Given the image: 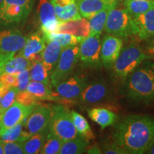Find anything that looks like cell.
<instances>
[{
	"label": "cell",
	"mask_w": 154,
	"mask_h": 154,
	"mask_svg": "<svg viewBox=\"0 0 154 154\" xmlns=\"http://www.w3.org/2000/svg\"><path fill=\"white\" fill-rule=\"evenodd\" d=\"M113 138L127 153H146L154 143V118L144 115L128 116L115 126Z\"/></svg>",
	"instance_id": "obj_1"
},
{
	"label": "cell",
	"mask_w": 154,
	"mask_h": 154,
	"mask_svg": "<svg viewBox=\"0 0 154 154\" xmlns=\"http://www.w3.org/2000/svg\"><path fill=\"white\" fill-rule=\"evenodd\" d=\"M124 95L136 103L154 101V61H143L125 79Z\"/></svg>",
	"instance_id": "obj_2"
},
{
	"label": "cell",
	"mask_w": 154,
	"mask_h": 154,
	"mask_svg": "<svg viewBox=\"0 0 154 154\" xmlns=\"http://www.w3.org/2000/svg\"><path fill=\"white\" fill-rule=\"evenodd\" d=\"M146 60L143 48L139 44L131 43L122 48L118 58L113 63V75L117 79H125L135 69Z\"/></svg>",
	"instance_id": "obj_3"
},
{
	"label": "cell",
	"mask_w": 154,
	"mask_h": 154,
	"mask_svg": "<svg viewBox=\"0 0 154 154\" xmlns=\"http://www.w3.org/2000/svg\"><path fill=\"white\" fill-rule=\"evenodd\" d=\"M104 29L107 34L121 38L137 36L138 32V26L128 11L116 7L109 11Z\"/></svg>",
	"instance_id": "obj_4"
},
{
	"label": "cell",
	"mask_w": 154,
	"mask_h": 154,
	"mask_svg": "<svg viewBox=\"0 0 154 154\" xmlns=\"http://www.w3.org/2000/svg\"><path fill=\"white\" fill-rule=\"evenodd\" d=\"M49 126V134L57 136L63 142L80 136L75 128L71 112L63 106H54L51 109Z\"/></svg>",
	"instance_id": "obj_5"
},
{
	"label": "cell",
	"mask_w": 154,
	"mask_h": 154,
	"mask_svg": "<svg viewBox=\"0 0 154 154\" xmlns=\"http://www.w3.org/2000/svg\"><path fill=\"white\" fill-rule=\"evenodd\" d=\"M34 0H3L0 4V24L10 25L25 20Z\"/></svg>",
	"instance_id": "obj_6"
},
{
	"label": "cell",
	"mask_w": 154,
	"mask_h": 154,
	"mask_svg": "<svg viewBox=\"0 0 154 154\" xmlns=\"http://www.w3.org/2000/svg\"><path fill=\"white\" fill-rule=\"evenodd\" d=\"M79 59L78 45L63 48L57 66L50 74V82L54 88L72 74Z\"/></svg>",
	"instance_id": "obj_7"
},
{
	"label": "cell",
	"mask_w": 154,
	"mask_h": 154,
	"mask_svg": "<svg viewBox=\"0 0 154 154\" xmlns=\"http://www.w3.org/2000/svg\"><path fill=\"white\" fill-rule=\"evenodd\" d=\"M79 44V59L83 64L90 68L101 66V34L86 36Z\"/></svg>",
	"instance_id": "obj_8"
},
{
	"label": "cell",
	"mask_w": 154,
	"mask_h": 154,
	"mask_svg": "<svg viewBox=\"0 0 154 154\" xmlns=\"http://www.w3.org/2000/svg\"><path fill=\"white\" fill-rule=\"evenodd\" d=\"M87 83V78L85 76L74 74L63 80L54 88L63 100L69 102L76 101Z\"/></svg>",
	"instance_id": "obj_9"
},
{
	"label": "cell",
	"mask_w": 154,
	"mask_h": 154,
	"mask_svg": "<svg viewBox=\"0 0 154 154\" xmlns=\"http://www.w3.org/2000/svg\"><path fill=\"white\" fill-rule=\"evenodd\" d=\"M124 46L121 38L107 34L101 41V62L106 69L112 68Z\"/></svg>",
	"instance_id": "obj_10"
},
{
	"label": "cell",
	"mask_w": 154,
	"mask_h": 154,
	"mask_svg": "<svg viewBox=\"0 0 154 154\" xmlns=\"http://www.w3.org/2000/svg\"><path fill=\"white\" fill-rule=\"evenodd\" d=\"M40 28L43 34L57 32L61 21L56 15L54 7L49 0H40L37 7Z\"/></svg>",
	"instance_id": "obj_11"
},
{
	"label": "cell",
	"mask_w": 154,
	"mask_h": 154,
	"mask_svg": "<svg viewBox=\"0 0 154 154\" xmlns=\"http://www.w3.org/2000/svg\"><path fill=\"white\" fill-rule=\"evenodd\" d=\"M109 94V88L103 80L87 83L76 101L84 104H94L104 101Z\"/></svg>",
	"instance_id": "obj_12"
},
{
	"label": "cell",
	"mask_w": 154,
	"mask_h": 154,
	"mask_svg": "<svg viewBox=\"0 0 154 154\" xmlns=\"http://www.w3.org/2000/svg\"><path fill=\"white\" fill-rule=\"evenodd\" d=\"M36 106L37 105L26 106L17 101H14L11 106H9L2 114L0 120V130L7 129L18 124L19 121L28 117Z\"/></svg>",
	"instance_id": "obj_13"
},
{
	"label": "cell",
	"mask_w": 154,
	"mask_h": 154,
	"mask_svg": "<svg viewBox=\"0 0 154 154\" xmlns=\"http://www.w3.org/2000/svg\"><path fill=\"white\" fill-rule=\"evenodd\" d=\"M51 113L52 111L49 107L37 106L29 116L25 124V131L32 136L47 128L51 120Z\"/></svg>",
	"instance_id": "obj_14"
},
{
	"label": "cell",
	"mask_w": 154,
	"mask_h": 154,
	"mask_svg": "<svg viewBox=\"0 0 154 154\" xmlns=\"http://www.w3.org/2000/svg\"><path fill=\"white\" fill-rule=\"evenodd\" d=\"M26 37L18 30L0 32V55L15 54L24 47Z\"/></svg>",
	"instance_id": "obj_15"
},
{
	"label": "cell",
	"mask_w": 154,
	"mask_h": 154,
	"mask_svg": "<svg viewBox=\"0 0 154 154\" xmlns=\"http://www.w3.org/2000/svg\"><path fill=\"white\" fill-rule=\"evenodd\" d=\"M118 4L119 0H76L79 14L87 19L103 9L115 8Z\"/></svg>",
	"instance_id": "obj_16"
},
{
	"label": "cell",
	"mask_w": 154,
	"mask_h": 154,
	"mask_svg": "<svg viewBox=\"0 0 154 154\" xmlns=\"http://www.w3.org/2000/svg\"><path fill=\"white\" fill-rule=\"evenodd\" d=\"M57 33L70 34L77 37L84 38L90 35L89 22L86 18H81L68 22H61Z\"/></svg>",
	"instance_id": "obj_17"
},
{
	"label": "cell",
	"mask_w": 154,
	"mask_h": 154,
	"mask_svg": "<svg viewBox=\"0 0 154 154\" xmlns=\"http://www.w3.org/2000/svg\"><path fill=\"white\" fill-rule=\"evenodd\" d=\"M133 19L138 26L137 36L140 40L144 42L154 36V8Z\"/></svg>",
	"instance_id": "obj_18"
},
{
	"label": "cell",
	"mask_w": 154,
	"mask_h": 154,
	"mask_svg": "<svg viewBox=\"0 0 154 154\" xmlns=\"http://www.w3.org/2000/svg\"><path fill=\"white\" fill-rule=\"evenodd\" d=\"M46 42L43 35L39 32L34 33L26 38L24 47L19 51V56H22L29 60L36 54H42L46 47Z\"/></svg>",
	"instance_id": "obj_19"
},
{
	"label": "cell",
	"mask_w": 154,
	"mask_h": 154,
	"mask_svg": "<svg viewBox=\"0 0 154 154\" xmlns=\"http://www.w3.org/2000/svg\"><path fill=\"white\" fill-rule=\"evenodd\" d=\"M62 49L63 48L60 44L52 41L48 42L42 51V62L49 74H51L57 66Z\"/></svg>",
	"instance_id": "obj_20"
},
{
	"label": "cell",
	"mask_w": 154,
	"mask_h": 154,
	"mask_svg": "<svg viewBox=\"0 0 154 154\" xmlns=\"http://www.w3.org/2000/svg\"><path fill=\"white\" fill-rule=\"evenodd\" d=\"M88 117L101 126L102 129L112 126L118 120V116L104 108H93L88 110Z\"/></svg>",
	"instance_id": "obj_21"
},
{
	"label": "cell",
	"mask_w": 154,
	"mask_h": 154,
	"mask_svg": "<svg viewBox=\"0 0 154 154\" xmlns=\"http://www.w3.org/2000/svg\"><path fill=\"white\" fill-rule=\"evenodd\" d=\"M49 134V128L32 135L22 143L24 153L26 154H36L40 153V151L43 147L47 135Z\"/></svg>",
	"instance_id": "obj_22"
},
{
	"label": "cell",
	"mask_w": 154,
	"mask_h": 154,
	"mask_svg": "<svg viewBox=\"0 0 154 154\" xmlns=\"http://www.w3.org/2000/svg\"><path fill=\"white\" fill-rule=\"evenodd\" d=\"M26 90L36 96L38 100H49L54 101L57 99H62L58 95L57 92L54 93L51 88L39 82L31 81L28 84Z\"/></svg>",
	"instance_id": "obj_23"
},
{
	"label": "cell",
	"mask_w": 154,
	"mask_h": 154,
	"mask_svg": "<svg viewBox=\"0 0 154 154\" xmlns=\"http://www.w3.org/2000/svg\"><path fill=\"white\" fill-rule=\"evenodd\" d=\"M88 140L79 136L77 137L64 141L59 151L61 154H81L86 151Z\"/></svg>",
	"instance_id": "obj_24"
},
{
	"label": "cell",
	"mask_w": 154,
	"mask_h": 154,
	"mask_svg": "<svg viewBox=\"0 0 154 154\" xmlns=\"http://www.w3.org/2000/svg\"><path fill=\"white\" fill-rule=\"evenodd\" d=\"M124 9L132 18L154 8V0H124Z\"/></svg>",
	"instance_id": "obj_25"
},
{
	"label": "cell",
	"mask_w": 154,
	"mask_h": 154,
	"mask_svg": "<svg viewBox=\"0 0 154 154\" xmlns=\"http://www.w3.org/2000/svg\"><path fill=\"white\" fill-rule=\"evenodd\" d=\"M43 36L46 42H56L60 44L63 49L70 46L78 45L83 39L82 38L77 37L70 34L57 33V32L43 34Z\"/></svg>",
	"instance_id": "obj_26"
},
{
	"label": "cell",
	"mask_w": 154,
	"mask_h": 154,
	"mask_svg": "<svg viewBox=\"0 0 154 154\" xmlns=\"http://www.w3.org/2000/svg\"><path fill=\"white\" fill-rule=\"evenodd\" d=\"M54 7L56 15L61 22H68L82 18L76 2L64 7H60L58 5H54Z\"/></svg>",
	"instance_id": "obj_27"
},
{
	"label": "cell",
	"mask_w": 154,
	"mask_h": 154,
	"mask_svg": "<svg viewBox=\"0 0 154 154\" xmlns=\"http://www.w3.org/2000/svg\"><path fill=\"white\" fill-rule=\"evenodd\" d=\"M71 116H72V119L75 128L80 136L88 140L94 138L91 127L88 124V121L83 116L74 111H71Z\"/></svg>",
	"instance_id": "obj_28"
},
{
	"label": "cell",
	"mask_w": 154,
	"mask_h": 154,
	"mask_svg": "<svg viewBox=\"0 0 154 154\" xmlns=\"http://www.w3.org/2000/svg\"><path fill=\"white\" fill-rule=\"evenodd\" d=\"M110 10L111 9H103L88 19L90 25V35L101 34L105 28L108 14Z\"/></svg>",
	"instance_id": "obj_29"
},
{
	"label": "cell",
	"mask_w": 154,
	"mask_h": 154,
	"mask_svg": "<svg viewBox=\"0 0 154 154\" xmlns=\"http://www.w3.org/2000/svg\"><path fill=\"white\" fill-rule=\"evenodd\" d=\"M28 117L19 121L18 124L14 125V126L5 130H0V140L3 142L19 141L23 131V127L26 124Z\"/></svg>",
	"instance_id": "obj_30"
},
{
	"label": "cell",
	"mask_w": 154,
	"mask_h": 154,
	"mask_svg": "<svg viewBox=\"0 0 154 154\" xmlns=\"http://www.w3.org/2000/svg\"><path fill=\"white\" fill-rule=\"evenodd\" d=\"M32 63L28 59L22 56L11 59L8 62L6 63L4 72L10 73V74H17L25 69H30Z\"/></svg>",
	"instance_id": "obj_31"
},
{
	"label": "cell",
	"mask_w": 154,
	"mask_h": 154,
	"mask_svg": "<svg viewBox=\"0 0 154 154\" xmlns=\"http://www.w3.org/2000/svg\"><path fill=\"white\" fill-rule=\"evenodd\" d=\"M29 72L31 81L42 82L49 87H52L50 82V74L42 61L34 63L31 66Z\"/></svg>",
	"instance_id": "obj_32"
},
{
	"label": "cell",
	"mask_w": 154,
	"mask_h": 154,
	"mask_svg": "<svg viewBox=\"0 0 154 154\" xmlns=\"http://www.w3.org/2000/svg\"><path fill=\"white\" fill-rule=\"evenodd\" d=\"M63 143L62 140L51 134H48L43 147L40 151L42 154H57L59 153L61 146Z\"/></svg>",
	"instance_id": "obj_33"
},
{
	"label": "cell",
	"mask_w": 154,
	"mask_h": 154,
	"mask_svg": "<svg viewBox=\"0 0 154 154\" xmlns=\"http://www.w3.org/2000/svg\"><path fill=\"white\" fill-rule=\"evenodd\" d=\"M15 100L18 103L24 106H26L37 105V102L38 101V99L36 96H34L33 94L29 92L27 90L18 91V93L16 95Z\"/></svg>",
	"instance_id": "obj_34"
},
{
	"label": "cell",
	"mask_w": 154,
	"mask_h": 154,
	"mask_svg": "<svg viewBox=\"0 0 154 154\" xmlns=\"http://www.w3.org/2000/svg\"><path fill=\"white\" fill-rule=\"evenodd\" d=\"M19 90L17 87H10L7 94L3 96L0 103V113H2L15 101L17 94Z\"/></svg>",
	"instance_id": "obj_35"
},
{
	"label": "cell",
	"mask_w": 154,
	"mask_h": 154,
	"mask_svg": "<svg viewBox=\"0 0 154 154\" xmlns=\"http://www.w3.org/2000/svg\"><path fill=\"white\" fill-rule=\"evenodd\" d=\"M29 69H25L17 74L16 87L19 91L26 90L28 84L31 82Z\"/></svg>",
	"instance_id": "obj_36"
},
{
	"label": "cell",
	"mask_w": 154,
	"mask_h": 154,
	"mask_svg": "<svg viewBox=\"0 0 154 154\" xmlns=\"http://www.w3.org/2000/svg\"><path fill=\"white\" fill-rule=\"evenodd\" d=\"M4 153L5 154H22L24 153L22 142H3Z\"/></svg>",
	"instance_id": "obj_37"
},
{
	"label": "cell",
	"mask_w": 154,
	"mask_h": 154,
	"mask_svg": "<svg viewBox=\"0 0 154 154\" xmlns=\"http://www.w3.org/2000/svg\"><path fill=\"white\" fill-rule=\"evenodd\" d=\"M102 153L105 154H126L122 148L113 142H106L101 146Z\"/></svg>",
	"instance_id": "obj_38"
},
{
	"label": "cell",
	"mask_w": 154,
	"mask_h": 154,
	"mask_svg": "<svg viewBox=\"0 0 154 154\" xmlns=\"http://www.w3.org/2000/svg\"><path fill=\"white\" fill-rule=\"evenodd\" d=\"M142 47L146 57V60H154V36L144 41Z\"/></svg>",
	"instance_id": "obj_39"
},
{
	"label": "cell",
	"mask_w": 154,
	"mask_h": 154,
	"mask_svg": "<svg viewBox=\"0 0 154 154\" xmlns=\"http://www.w3.org/2000/svg\"><path fill=\"white\" fill-rule=\"evenodd\" d=\"M17 74L3 72L0 75V84L9 86V87H16Z\"/></svg>",
	"instance_id": "obj_40"
},
{
	"label": "cell",
	"mask_w": 154,
	"mask_h": 154,
	"mask_svg": "<svg viewBox=\"0 0 154 154\" xmlns=\"http://www.w3.org/2000/svg\"><path fill=\"white\" fill-rule=\"evenodd\" d=\"M15 54H1L0 55V75L4 72L5 66L8 61L14 57Z\"/></svg>",
	"instance_id": "obj_41"
},
{
	"label": "cell",
	"mask_w": 154,
	"mask_h": 154,
	"mask_svg": "<svg viewBox=\"0 0 154 154\" xmlns=\"http://www.w3.org/2000/svg\"><path fill=\"white\" fill-rule=\"evenodd\" d=\"M76 2V0H51L52 5L60 6V7H64V6L75 3Z\"/></svg>",
	"instance_id": "obj_42"
},
{
	"label": "cell",
	"mask_w": 154,
	"mask_h": 154,
	"mask_svg": "<svg viewBox=\"0 0 154 154\" xmlns=\"http://www.w3.org/2000/svg\"><path fill=\"white\" fill-rule=\"evenodd\" d=\"M86 152H87L88 153H90V154H92V153L93 154H101V153H102L101 149H100V147L97 145V144H94V146H90V147H89V146H88L87 149H86Z\"/></svg>",
	"instance_id": "obj_43"
},
{
	"label": "cell",
	"mask_w": 154,
	"mask_h": 154,
	"mask_svg": "<svg viewBox=\"0 0 154 154\" xmlns=\"http://www.w3.org/2000/svg\"><path fill=\"white\" fill-rule=\"evenodd\" d=\"M146 153L154 154V143H153V145L151 146V148H150L149 150L147 151V153Z\"/></svg>",
	"instance_id": "obj_44"
},
{
	"label": "cell",
	"mask_w": 154,
	"mask_h": 154,
	"mask_svg": "<svg viewBox=\"0 0 154 154\" xmlns=\"http://www.w3.org/2000/svg\"><path fill=\"white\" fill-rule=\"evenodd\" d=\"M4 153V149H3V141L0 140V154Z\"/></svg>",
	"instance_id": "obj_45"
},
{
	"label": "cell",
	"mask_w": 154,
	"mask_h": 154,
	"mask_svg": "<svg viewBox=\"0 0 154 154\" xmlns=\"http://www.w3.org/2000/svg\"><path fill=\"white\" fill-rule=\"evenodd\" d=\"M2 96H0V103H1V101H2Z\"/></svg>",
	"instance_id": "obj_46"
},
{
	"label": "cell",
	"mask_w": 154,
	"mask_h": 154,
	"mask_svg": "<svg viewBox=\"0 0 154 154\" xmlns=\"http://www.w3.org/2000/svg\"><path fill=\"white\" fill-rule=\"evenodd\" d=\"M2 113H0V120H1V118H2Z\"/></svg>",
	"instance_id": "obj_47"
},
{
	"label": "cell",
	"mask_w": 154,
	"mask_h": 154,
	"mask_svg": "<svg viewBox=\"0 0 154 154\" xmlns=\"http://www.w3.org/2000/svg\"><path fill=\"white\" fill-rule=\"evenodd\" d=\"M2 1H3V0H0V4L2 3Z\"/></svg>",
	"instance_id": "obj_48"
}]
</instances>
